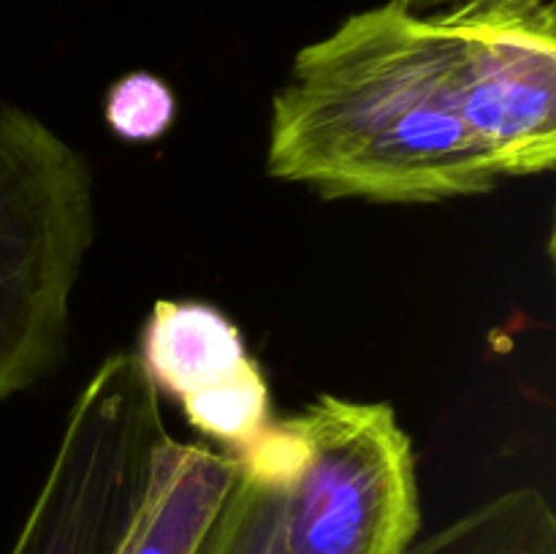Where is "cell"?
Wrapping results in <instances>:
<instances>
[{
	"label": "cell",
	"instance_id": "obj_2",
	"mask_svg": "<svg viewBox=\"0 0 556 554\" xmlns=\"http://www.w3.org/2000/svg\"><path fill=\"white\" fill-rule=\"evenodd\" d=\"M92 231L85 155L36 114L0 103V402L58 364Z\"/></svg>",
	"mask_w": 556,
	"mask_h": 554
},
{
	"label": "cell",
	"instance_id": "obj_1",
	"mask_svg": "<svg viewBox=\"0 0 556 554\" xmlns=\"http://www.w3.org/2000/svg\"><path fill=\"white\" fill-rule=\"evenodd\" d=\"M266 168L324 199L438 204L503 179L459 112L443 11L400 0L307 43L271 101Z\"/></svg>",
	"mask_w": 556,
	"mask_h": 554
},
{
	"label": "cell",
	"instance_id": "obj_5",
	"mask_svg": "<svg viewBox=\"0 0 556 554\" xmlns=\"http://www.w3.org/2000/svg\"><path fill=\"white\" fill-rule=\"evenodd\" d=\"M443 11L459 112L500 179L556 161L554 0H462Z\"/></svg>",
	"mask_w": 556,
	"mask_h": 554
},
{
	"label": "cell",
	"instance_id": "obj_6",
	"mask_svg": "<svg viewBox=\"0 0 556 554\" xmlns=\"http://www.w3.org/2000/svg\"><path fill=\"white\" fill-rule=\"evenodd\" d=\"M155 383L182 407L195 432L242 454L275 424L271 394L242 331L228 315L195 299H161L136 353Z\"/></svg>",
	"mask_w": 556,
	"mask_h": 554
},
{
	"label": "cell",
	"instance_id": "obj_9",
	"mask_svg": "<svg viewBox=\"0 0 556 554\" xmlns=\"http://www.w3.org/2000/svg\"><path fill=\"white\" fill-rule=\"evenodd\" d=\"M407 554H556V514L541 489H510L413 543Z\"/></svg>",
	"mask_w": 556,
	"mask_h": 554
},
{
	"label": "cell",
	"instance_id": "obj_11",
	"mask_svg": "<svg viewBox=\"0 0 556 554\" xmlns=\"http://www.w3.org/2000/svg\"><path fill=\"white\" fill-rule=\"evenodd\" d=\"M400 3H405L407 9L413 11H440V9H448V5H456L462 3V0H400Z\"/></svg>",
	"mask_w": 556,
	"mask_h": 554
},
{
	"label": "cell",
	"instance_id": "obj_8",
	"mask_svg": "<svg viewBox=\"0 0 556 554\" xmlns=\"http://www.w3.org/2000/svg\"><path fill=\"white\" fill-rule=\"evenodd\" d=\"M239 456V476L195 554H288L282 489L296 459V438L275 421Z\"/></svg>",
	"mask_w": 556,
	"mask_h": 554
},
{
	"label": "cell",
	"instance_id": "obj_3",
	"mask_svg": "<svg viewBox=\"0 0 556 554\" xmlns=\"http://www.w3.org/2000/svg\"><path fill=\"white\" fill-rule=\"evenodd\" d=\"M286 421L296 435L282 489L288 554H407L421 503L394 407L324 394Z\"/></svg>",
	"mask_w": 556,
	"mask_h": 554
},
{
	"label": "cell",
	"instance_id": "obj_7",
	"mask_svg": "<svg viewBox=\"0 0 556 554\" xmlns=\"http://www.w3.org/2000/svg\"><path fill=\"white\" fill-rule=\"evenodd\" d=\"M237 476V454L179 443L166 435L139 514L114 554H195Z\"/></svg>",
	"mask_w": 556,
	"mask_h": 554
},
{
	"label": "cell",
	"instance_id": "obj_4",
	"mask_svg": "<svg viewBox=\"0 0 556 554\" xmlns=\"http://www.w3.org/2000/svg\"><path fill=\"white\" fill-rule=\"evenodd\" d=\"M161 391L136 353H112L65 421L52 467L11 554H114L166 440Z\"/></svg>",
	"mask_w": 556,
	"mask_h": 554
},
{
	"label": "cell",
	"instance_id": "obj_10",
	"mask_svg": "<svg viewBox=\"0 0 556 554\" xmlns=\"http://www.w3.org/2000/svg\"><path fill=\"white\" fill-rule=\"evenodd\" d=\"M177 114V98L172 87L161 76L150 71H134L112 85L106 92V117L109 128L125 141H155L172 128Z\"/></svg>",
	"mask_w": 556,
	"mask_h": 554
}]
</instances>
